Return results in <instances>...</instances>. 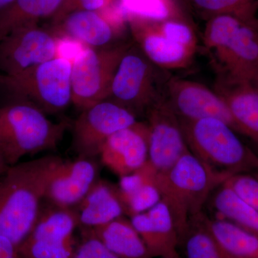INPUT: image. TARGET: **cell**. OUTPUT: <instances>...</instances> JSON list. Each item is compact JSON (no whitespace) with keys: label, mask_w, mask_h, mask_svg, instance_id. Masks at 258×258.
I'll return each mask as SVG.
<instances>
[{"label":"cell","mask_w":258,"mask_h":258,"mask_svg":"<svg viewBox=\"0 0 258 258\" xmlns=\"http://www.w3.org/2000/svg\"><path fill=\"white\" fill-rule=\"evenodd\" d=\"M47 155L10 166L0 176V236L20 245L33 228L47 186L62 165Z\"/></svg>","instance_id":"1"},{"label":"cell","mask_w":258,"mask_h":258,"mask_svg":"<svg viewBox=\"0 0 258 258\" xmlns=\"http://www.w3.org/2000/svg\"><path fill=\"white\" fill-rule=\"evenodd\" d=\"M229 178L212 171L189 151L170 169L157 173L161 200L170 210L179 241L190 222L203 214L204 205L212 191Z\"/></svg>","instance_id":"2"},{"label":"cell","mask_w":258,"mask_h":258,"mask_svg":"<svg viewBox=\"0 0 258 258\" xmlns=\"http://www.w3.org/2000/svg\"><path fill=\"white\" fill-rule=\"evenodd\" d=\"M256 22L232 15L209 19L203 42L220 67V78L251 83L258 77Z\"/></svg>","instance_id":"3"},{"label":"cell","mask_w":258,"mask_h":258,"mask_svg":"<svg viewBox=\"0 0 258 258\" xmlns=\"http://www.w3.org/2000/svg\"><path fill=\"white\" fill-rule=\"evenodd\" d=\"M71 124L52 121L28 104L8 103L0 107V154L12 166L29 154L55 150Z\"/></svg>","instance_id":"4"},{"label":"cell","mask_w":258,"mask_h":258,"mask_svg":"<svg viewBox=\"0 0 258 258\" xmlns=\"http://www.w3.org/2000/svg\"><path fill=\"white\" fill-rule=\"evenodd\" d=\"M72 62L58 56L15 76L0 75V91L10 103H21L44 114L62 113L72 103Z\"/></svg>","instance_id":"5"},{"label":"cell","mask_w":258,"mask_h":258,"mask_svg":"<svg viewBox=\"0 0 258 258\" xmlns=\"http://www.w3.org/2000/svg\"><path fill=\"white\" fill-rule=\"evenodd\" d=\"M179 120L189 152L212 171L230 177L250 172L254 152L230 125L216 118Z\"/></svg>","instance_id":"6"},{"label":"cell","mask_w":258,"mask_h":258,"mask_svg":"<svg viewBox=\"0 0 258 258\" xmlns=\"http://www.w3.org/2000/svg\"><path fill=\"white\" fill-rule=\"evenodd\" d=\"M132 44L80 51L72 62V103L80 111L108 100L120 59Z\"/></svg>","instance_id":"7"},{"label":"cell","mask_w":258,"mask_h":258,"mask_svg":"<svg viewBox=\"0 0 258 258\" xmlns=\"http://www.w3.org/2000/svg\"><path fill=\"white\" fill-rule=\"evenodd\" d=\"M156 68L138 47L131 45L120 59L108 100L137 116L146 115L161 95Z\"/></svg>","instance_id":"8"},{"label":"cell","mask_w":258,"mask_h":258,"mask_svg":"<svg viewBox=\"0 0 258 258\" xmlns=\"http://www.w3.org/2000/svg\"><path fill=\"white\" fill-rule=\"evenodd\" d=\"M79 228L74 209L60 208L44 200L33 228L18 246L25 258H73Z\"/></svg>","instance_id":"9"},{"label":"cell","mask_w":258,"mask_h":258,"mask_svg":"<svg viewBox=\"0 0 258 258\" xmlns=\"http://www.w3.org/2000/svg\"><path fill=\"white\" fill-rule=\"evenodd\" d=\"M137 117L127 108L110 100L85 108L71 124L73 151L78 157H99L107 139L137 123Z\"/></svg>","instance_id":"10"},{"label":"cell","mask_w":258,"mask_h":258,"mask_svg":"<svg viewBox=\"0 0 258 258\" xmlns=\"http://www.w3.org/2000/svg\"><path fill=\"white\" fill-rule=\"evenodd\" d=\"M60 40L38 25L12 32L0 40V75L12 76L59 56Z\"/></svg>","instance_id":"11"},{"label":"cell","mask_w":258,"mask_h":258,"mask_svg":"<svg viewBox=\"0 0 258 258\" xmlns=\"http://www.w3.org/2000/svg\"><path fill=\"white\" fill-rule=\"evenodd\" d=\"M146 116L149 131L148 162L157 173L164 172L189 152L179 117L165 94H161Z\"/></svg>","instance_id":"12"},{"label":"cell","mask_w":258,"mask_h":258,"mask_svg":"<svg viewBox=\"0 0 258 258\" xmlns=\"http://www.w3.org/2000/svg\"><path fill=\"white\" fill-rule=\"evenodd\" d=\"M165 90V96L179 119L191 121L216 118L236 132L230 109L216 91L202 83L178 78L166 81Z\"/></svg>","instance_id":"13"},{"label":"cell","mask_w":258,"mask_h":258,"mask_svg":"<svg viewBox=\"0 0 258 258\" xmlns=\"http://www.w3.org/2000/svg\"><path fill=\"white\" fill-rule=\"evenodd\" d=\"M102 164L119 177L135 172L149 159V131L147 122L134 123L111 136L102 147Z\"/></svg>","instance_id":"14"},{"label":"cell","mask_w":258,"mask_h":258,"mask_svg":"<svg viewBox=\"0 0 258 258\" xmlns=\"http://www.w3.org/2000/svg\"><path fill=\"white\" fill-rule=\"evenodd\" d=\"M96 159L64 160L47 186L45 201L60 208L74 209L100 179Z\"/></svg>","instance_id":"15"},{"label":"cell","mask_w":258,"mask_h":258,"mask_svg":"<svg viewBox=\"0 0 258 258\" xmlns=\"http://www.w3.org/2000/svg\"><path fill=\"white\" fill-rule=\"evenodd\" d=\"M137 47L159 69H183L192 62L196 51L179 45L163 35L156 22L126 19Z\"/></svg>","instance_id":"16"},{"label":"cell","mask_w":258,"mask_h":258,"mask_svg":"<svg viewBox=\"0 0 258 258\" xmlns=\"http://www.w3.org/2000/svg\"><path fill=\"white\" fill-rule=\"evenodd\" d=\"M152 257L178 258L179 237L170 210L161 200L147 212L130 217Z\"/></svg>","instance_id":"17"},{"label":"cell","mask_w":258,"mask_h":258,"mask_svg":"<svg viewBox=\"0 0 258 258\" xmlns=\"http://www.w3.org/2000/svg\"><path fill=\"white\" fill-rule=\"evenodd\" d=\"M55 25L57 37L72 39L92 48L114 45L118 35L116 24L100 12L75 10Z\"/></svg>","instance_id":"18"},{"label":"cell","mask_w":258,"mask_h":258,"mask_svg":"<svg viewBox=\"0 0 258 258\" xmlns=\"http://www.w3.org/2000/svg\"><path fill=\"white\" fill-rule=\"evenodd\" d=\"M215 91L223 98L235 122L237 133L258 147V92L251 83L220 78Z\"/></svg>","instance_id":"19"},{"label":"cell","mask_w":258,"mask_h":258,"mask_svg":"<svg viewBox=\"0 0 258 258\" xmlns=\"http://www.w3.org/2000/svg\"><path fill=\"white\" fill-rule=\"evenodd\" d=\"M74 209L81 230L106 225L125 215L117 185L101 179Z\"/></svg>","instance_id":"20"},{"label":"cell","mask_w":258,"mask_h":258,"mask_svg":"<svg viewBox=\"0 0 258 258\" xmlns=\"http://www.w3.org/2000/svg\"><path fill=\"white\" fill-rule=\"evenodd\" d=\"M157 173L147 161L139 170L120 177L117 187L127 216L147 212L161 201Z\"/></svg>","instance_id":"21"},{"label":"cell","mask_w":258,"mask_h":258,"mask_svg":"<svg viewBox=\"0 0 258 258\" xmlns=\"http://www.w3.org/2000/svg\"><path fill=\"white\" fill-rule=\"evenodd\" d=\"M86 230L119 258H153L130 219L124 215L106 225Z\"/></svg>","instance_id":"22"},{"label":"cell","mask_w":258,"mask_h":258,"mask_svg":"<svg viewBox=\"0 0 258 258\" xmlns=\"http://www.w3.org/2000/svg\"><path fill=\"white\" fill-rule=\"evenodd\" d=\"M63 0H14L0 12V40L57 13Z\"/></svg>","instance_id":"23"},{"label":"cell","mask_w":258,"mask_h":258,"mask_svg":"<svg viewBox=\"0 0 258 258\" xmlns=\"http://www.w3.org/2000/svg\"><path fill=\"white\" fill-rule=\"evenodd\" d=\"M206 223L229 258H258V236L225 219L210 220Z\"/></svg>","instance_id":"24"},{"label":"cell","mask_w":258,"mask_h":258,"mask_svg":"<svg viewBox=\"0 0 258 258\" xmlns=\"http://www.w3.org/2000/svg\"><path fill=\"white\" fill-rule=\"evenodd\" d=\"M212 203L223 219L258 236V212L225 182L215 189Z\"/></svg>","instance_id":"25"},{"label":"cell","mask_w":258,"mask_h":258,"mask_svg":"<svg viewBox=\"0 0 258 258\" xmlns=\"http://www.w3.org/2000/svg\"><path fill=\"white\" fill-rule=\"evenodd\" d=\"M181 242L186 258H229L209 230L203 214L190 222Z\"/></svg>","instance_id":"26"},{"label":"cell","mask_w":258,"mask_h":258,"mask_svg":"<svg viewBox=\"0 0 258 258\" xmlns=\"http://www.w3.org/2000/svg\"><path fill=\"white\" fill-rule=\"evenodd\" d=\"M120 14L125 18L162 22L182 19L173 0H118Z\"/></svg>","instance_id":"27"},{"label":"cell","mask_w":258,"mask_h":258,"mask_svg":"<svg viewBox=\"0 0 258 258\" xmlns=\"http://www.w3.org/2000/svg\"><path fill=\"white\" fill-rule=\"evenodd\" d=\"M194 8L210 17L232 15L255 22L258 0H189Z\"/></svg>","instance_id":"28"},{"label":"cell","mask_w":258,"mask_h":258,"mask_svg":"<svg viewBox=\"0 0 258 258\" xmlns=\"http://www.w3.org/2000/svg\"><path fill=\"white\" fill-rule=\"evenodd\" d=\"M159 31L173 41L197 51L198 39L195 30L184 19H171L156 22Z\"/></svg>","instance_id":"29"},{"label":"cell","mask_w":258,"mask_h":258,"mask_svg":"<svg viewBox=\"0 0 258 258\" xmlns=\"http://www.w3.org/2000/svg\"><path fill=\"white\" fill-rule=\"evenodd\" d=\"M225 184L258 212V179L249 172L238 173L226 180Z\"/></svg>","instance_id":"30"},{"label":"cell","mask_w":258,"mask_h":258,"mask_svg":"<svg viewBox=\"0 0 258 258\" xmlns=\"http://www.w3.org/2000/svg\"><path fill=\"white\" fill-rule=\"evenodd\" d=\"M82 239L78 242L73 258H119L107 248L89 230H81Z\"/></svg>","instance_id":"31"},{"label":"cell","mask_w":258,"mask_h":258,"mask_svg":"<svg viewBox=\"0 0 258 258\" xmlns=\"http://www.w3.org/2000/svg\"><path fill=\"white\" fill-rule=\"evenodd\" d=\"M112 0H63L57 13L53 16L55 24L75 10L100 12L107 8Z\"/></svg>","instance_id":"32"},{"label":"cell","mask_w":258,"mask_h":258,"mask_svg":"<svg viewBox=\"0 0 258 258\" xmlns=\"http://www.w3.org/2000/svg\"><path fill=\"white\" fill-rule=\"evenodd\" d=\"M0 258H25L18 246L11 241L0 236Z\"/></svg>","instance_id":"33"},{"label":"cell","mask_w":258,"mask_h":258,"mask_svg":"<svg viewBox=\"0 0 258 258\" xmlns=\"http://www.w3.org/2000/svg\"><path fill=\"white\" fill-rule=\"evenodd\" d=\"M250 172H252V174H253L258 179V155L255 153H254L253 159H252V169H251Z\"/></svg>","instance_id":"34"},{"label":"cell","mask_w":258,"mask_h":258,"mask_svg":"<svg viewBox=\"0 0 258 258\" xmlns=\"http://www.w3.org/2000/svg\"><path fill=\"white\" fill-rule=\"evenodd\" d=\"M9 166H10L7 164L6 161H5L4 158L2 157L1 154H0V176L8 169Z\"/></svg>","instance_id":"35"},{"label":"cell","mask_w":258,"mask_h":258,"mask_svg":"<svg viewBox=\"0 0 258 258\" xmlns=\"http://www.w3.org/2000/svg\"><path fill=\"white\" fill-rule=\"evenodd\" d=\"M14 0H0V12L4 10L8 5L11 4Z\"/></svg>","instance_id":"36"},{"label":"cell","mask_w":258,"mask_h":258,"mask_svg":"<svg viewBox=\"0 0 258 258\" xmlns=\"http://www.w3.org/2000/svg\"><path fill=\"white\" fill-rule=\"evenodd\" d=\"M251 84L252 85V86L255 88L256 91H257L258 92V77L253 80V81L251 82Z\"/></svg>","instance_id":"37"},{"label":"cell","mask_w":258,"mask_h":258,"mask_svg":"<svg viewBox=\"0 0 258 258\" xmlns=\"http://www.w3.org/2000/svg\"><path fill=\"white\" fill-rule=\"evenodd\" d=\"M256 27H257V30L258 32V18H257V22H256Z\"/></svg>","instance_id":"38"},{"label":"cell","mask_w":258,"mask_h":258,"mask_svg":"<svg viewBox=\"0 0 258 258\" xmlns=\"http://www.w3.org/2000/svg\"><path fill=\"white\" fill-rule=\"evenodd\" d=\"M178 258H179V257H178Z\"/></svg>","instance_id":"39"}]
</instances>
